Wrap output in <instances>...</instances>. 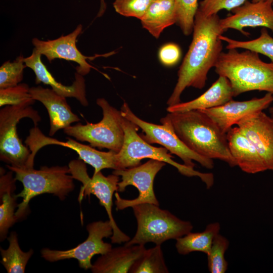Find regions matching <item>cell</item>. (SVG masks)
<instances>
[{
  "label": "cell",
  "mask_w": 273,
  "mask_h": 273,
  "mask_svg": "<svg viewBox=\"0 0 273 273\" xmlns=\"http://www.w3.org/2000/svg\"><path fill=\"white\" fill-rule=\"evenodd\" d=\"M13 172H6L3 168L0 169V239L4 241L7 237L9 229L17 222L15 216L18 207L15 183Z\"/></svg>",
  "instance_id": "603a6c76"
},
{
  "label": "cell",
  "mask_w": 273,
  "mask_h": 273,
  "mask_svg": "<svg viewBox=\"0 0 273 273\" xmlns=\"http://www.w3.org/2000/svg\"><path fill=\"white\" fill-rule=\"evenodd\" d=\"M122 116L129 120L139 128L144 134L140 136L150 144H157L166 148L171 154L178 156L184 164L194 168L197 161L203 167L211 169L214 167L213 160L202 156L190 150L175 133L172 125L165 116L160 122L161 124H156L144 121L135 115L128 105L124 102L120 109Z\"/></svg>",
  "instance_id": "9c48e42d"
},
{
  "label": "cell",
  "mask_w": 273,
  "mask_h": 273,
  "mask_svg": "<svg viewBox=\"0 0 273 273\" xmlns=\"http://www.w3.org/2000/svg\"><path fill=\"white\" fill-rule=\"evenodd\" d=\"M231 12L232 14L220 19V25L224 32L233 29L248 36L250 33L244 31L245 28L261 27L273 33V0L257 2L248 0Z\"/></svg>",
  "instance_id": "5bb4252c"
},
{
  "label": "cell",
  "mask_w": 273,
  "mask_h": 273,
  "mask_svg": "<svg viewBox=\"0 0 273 273\" xmlns=\"http://www.w3.org/2000/svg\"><path fill=\"white\" fill-rule=\"evenodd\" d=\"M24 58L20 55L14 61H6L1 66L0 89L16 86L22 81L26 67Z\"/></svg>",
  "instance_id": "f546056e"
},
{
  "label": "cell",
  "mask_w": 273,
  "mask_h": 273,
  "mask_svg": "<svg viewBox=\"0 0 273 273\" xmlns=\"http://www.w3.org/2000/svg\"><path fill=\"white\" fill-rule=\"evenodd\" d=\"M230 242L224 236L218 234L214 238L208 254V267L211 273H224L228 267L224 255Z\"/></svg>",
  "instance_id": "f1b7e54d"
},
{
  "label": "cell",
  "mask_w": 273,
  "mask_h": 273,
  "mask_svg": "<svg viewBox=\"0 0 273 273\" xmlns=\"http://www.w3.org/2000/svg\"><path fill=\"white\" fill-rule=\"evenodd\" d=\"M140 20L143 27L158 38L166 28L177 22L174 0H153Z\"/></svg>",
  "instance_id": "cb8c5ba5"
},
{
  "label": "cell",
  "mask_w": 273,
  "mask_h": 273,
  "mask_svg": "<svg viewBox=\"0 0 273 273\" xmlns=\"http://www.w3.org/2000/svg\"><path fill=\"white\" fill-rule=\"evenodd\" d=\"M222 52L214 66L219 76L230 81L234 97L250 91H264L273 95V63L262 61L259 54L244 50Z\"/></svg>",
  "instance_id": "3957f363"
},
{
  "label": "cell",
  "mask_w": 273,
  "mask_h": 273,
  "mask_svg": "<svg viewBox=\"0 0 273 273\" xmlns=\"http://www.w3.org/2000/svg\"><path fill=\"white\" fill-rule=\"evenodd\" d=\"M121 124L124 139L121 150L116 153L117 169L138 166L142 159L149 158L169 164L185 176L199 177L207 189L213 186L214 175L212 173H202L174 161L173 156L166 148L153 146L144 141L137 132L139 127L123 117Z\"/></svg>",
  "instance_id": "8992f818"
},
{
  "label": "cell",
  "mask_w": 273,
  "mask_h": 273,
  "mask_svg": "<svg viewBox=\"0 0 273 273\" xmlns=\"http://www.w3.org/2000/svg\"><path fill=\"white\" fill-rule=\"evenodd\" d=\"M159 206L143 203L131 207L137 221V230L134 237L124 245H145L152 242L161 245L167 240H176L192 231L193 226L190 221L181 220Z\"/></svg>",
  "instance_id": "5b68a950"
},
{
  "label": "cell",
  "mask_w": 273,
  "mask_h": 273,
  "mask_svg": "<svg viewBox=\"0 0 273 273\" xmlns=\"http://www.w3.org/2000/svg\"><path fill=\"white\" fill-rule=\"evenodd\" d=\"M233 97L230 81L224 76H219L211 86L198 98L168 106L166 110L168 113H176L209 109L224 105L233 100Z\"/></svg>",
  "instance_id": "44dd1931"
},
{
  "label": "cell",
  "mask_w": 273,
  "mask_h": 273,
  "mask_svg": "<svg viewBox=\"0 0 273 273\" xmlns=\"http://www.w3.org/2000/svg\"><path fill=\"white\" fill-rule=\"evenodd\" d=\"M41 54L34 48L31 55L24 58L26 67L31 69L35 75V83L49 85L57 94L66 98H74L83 106H87L85 84L83 76L75 73V80L71 85H65L56 81L41 60Z\"/></svg>",
  "instance_id": "ac0fdd59"
},
{
  "label": "cell",
  "mask_w": 273,
  "mask_h": 273,
  "mask_svg": "<svg viewBox=\"0 0 273 273\" xmlns=\"http://www.w3.org/2000/svg\"><path fill=\"white\" fill-rule=\"evenodd\" d=\"M219 37L222 41L226 42L227 50L242 49L251 50L267 57L273 63V37L266 28H262L260 35L250 40H238L222 34Z\"/></svg>",
  "instance_id": "4316f807"
},
{
  "label": "cell",
  "mask_w": 273,
  "mask_h": 273,
  "mask_svg": "<svg viewBox=\"0 0 273 273\" xmlns=\"http://www.w3.org/2000/svg\"><path fill=\"white\" fill-rule=\"evenodd\" d=\"M176 13V24L186 36L193 32L194 20L199 4L198 0H174Z\"/></svg>",
  "instance_id": "4dcf8cb0"
},
{
  "label": "cell",
  "mask_w": 273,
  "mask_h": 273,
  "mask_svg": "<svg viewBox=\"0 0 273 273\" xmlns=\"http://www.w3.org/2000/svg\"><path fill=\"white\" fill-rule=\"evenodd\" d=\"M219 222L209 223L201 232L192 233L176 239L175 248L181 255H187L192 252L209 253L214 237L219 233Z\"/></svg>",
  "instance_id": "d4e9b609"
},
{
  "label": "cell",
  "mask_w": 273,
  "mask_h": 273,
  "mask_svg": "<svg viewBox=\"0 0 273 273\" xmlns=\"http://www.w3.org/2000/svg\"><path fill=\"white\" fill-rule=\"evenodd\" d=\"M68 166L73 178L82 184L78 201L80 202L85 197L93 194L99 199L101 205L105 208L113 230V235L110 237L111 243L121 244L128 241L130 237L118 228L112 214L113 195L118 191L119 176L113 173L106 176L99 171L94 173L90 177L86 163L79 159L70 161Z\"/></svg>",
  "instance_id": "30bf717a"
},
{
  "label": "cell",
  "mask_w": 273,
  "mask_h": 273,
  "mask_svg": "<svg viewBox=\"0 0 273 273\" xmlns=\"http://www.w3.org/2000/svg\"><path fill=\"white\" fill-rule=\"evenodd\" d=\"M131 273H168L161 245L146 249L131 267Z\"/></svg>",
  "instance_id": "83f0119b"
},
{
  "label": "cell",
  "mask_w": 273,
  "mask_h": 273,
  "mask_svg": "<svg viewBox=\"0 0 273 273\" xmlns=\"http://www.w3.org/2000/svg\"><path fill=\"white\" fill-rule=\"evenodd\" d=\"M218 14L206 16L197 10L193 30V38L177 73L174 89L168 99V106L180 102V96L188 87L202 89L209 70L214 67L222 52L220 35L224 31Z\"/></svg>",
  "instance_id": "6da1fadb"
},
{
  "label": "cell",
  "mask_w": 273,
  "mask_h": 273,
  "mask_svg": "<svg viewBox=\"0 0 273 273\" xmlns=\"http://www.w3.org/2000/svg\"><path fill=\"white\" fill-rule=\"evenodd\" d=\"M166 116L176 135L190 150L204 157L223 161L230 167L237 166L229 149L226 133L207 114L197 110L168 113Z\"/></svg>",
  "instance_id": "7a4b0ae2"
},
{
  "label": "cell",
  "mask_w": 273,
  "mask_h": 273,
  "mask_svg": "<svg viewBox=\"0 0 273 273\" xmlns=\"http://www.w3.org/2000/svg\"><path fill=\"white\" fill-rule=\"evenodd\" d=\"M153 0H115L113 5L115 11L125 17L141 20Z\"/></svg>",
  "instance_id": "d6a6232c"
},
{
  "label": "cell",
  "mask_w": 273,
  "mask_h": 273,
  "mask_svg": "<svg viewBox=\"0 0 273 273\" xmlns=\"http://www.w3.org/2000/svg\"><path fill=\"white\" fill-rule=\"evenodd\" d=\"M9 247L5 250L0 248L1 263L8 273H24L28 260L33 255L32 249L24 252L19 245L17 235L12 232L8 237Z\"/></svg>",
  "instance_id": "484cf974"
},
{
  "label": "cell",
  "mask_w": 273,
  "mask_h": 273,
  "mask_svg": "<svg viewBox=\"0 0 273 273\" xmlns=\"http://www.w3.org/2000/svg\"><path fill=\"white\" fill-rule=\"evenodd\" d=\"M226 138L230 152L241 170L249 174L266 171L256 148L239 127H232Z\"/></svg>",
  "instance_id": "ffe728a7"
},
{
  "label": "cell",
  "mask_w": 273,
  "mask_h": 273,
  "mask_svg": "<svg viewBox=\"0 0 273 273\" xmlns=\"http://www.w3.org/2000/svg\"><path fill=\"white\" fill-rule=\"evenodd\" d=\"M165 165L164 162L150 159L136 166L114 170L113 173L121 176V180L118 183V191L123 192L130 185L135 187L139 191V196L133 199H122L116 192L115 203L117 210H122L143 203L159 206L154 191V180L158 172Z\"/></svg>",
  "instance_id": "8fae6325"
},
{
  "label": "cell",
  "mask_w": 273,
  "mask_h": 273,
  "mask_svg": "<svg viewBox=\"0 0 273 273\" xmlns=\"http://www.w3.org/2000/svg\"><path fill=\"white\" fill-rule=\"evenodd\" d=\"M100 8L97 15V17H101L104 13L106 8V5L105 2V0H100Z\"/></svg>",
  "instance_id": "d590c367"
},
{
  "label": "cell",
  "mask_w": 273,
  "mask_h": 273,
  "mask_svg": "<svg viewBox=\"0 0 273 273\" xmlns=\"http://www.w3.org/2000/svg\"><path fill=\"white\" fill-rule=\"evenodd\" d=\"M7 167L15 173V178L20 181L23 189L16 195L22 198L15 212L17 221L25 217L29 212V203L34 197L43 194H50L64 200L73 191L74 179L67 165L42 166L39 169L33 167H16L9 165Z\"/></svg>",
  "instance_id": "277c9868"
},
{
  "label": "cell",
  "mask_w": 273,
  "mask_h": 273,
  "mask_svg": "<svg viewBox=\"0 0 273 273\" xmlns=\"http://www.w3.org/2000/svg\"><path fill=\"white\" fill-rule=\"evenodd\" d=\"M273 102V95L266 93L261 98L244 101L232 100L214 108L199 110L210 117L225 133L243 118L268 108Z\"/></svg>",
  "instance_id": "9a60e30c"
},
{
  "label": "cell",
  "mask_w": 273,
  "mask_h": 273,
  "mask_svg": "<svg viewBox=\"0 0 273 273\" xmlns=\"http://www.w3.org/2000/svg\"><path fill=\"white\" fill-rule=\"evenodd\" d=\"M237 125L256 148L266 170H273V119L261 111L243 118Z\"/></svg>",
  "instance_id": "2e32d148"
},
{
  "label": "cell",
  "mask_w": 273,
  "mask_h": 273,
  "mask_svg": "<svg viewBox=\"0 0 273 273\" xmlns=\"http://www.w3.org/2000/svg\"><path fill=\"white\" fill-rule=\"evenodd\" d=\"M82 30V26L79 24L73 32L66 35H62L58 38L47 41L34 38L32 43L34 48L41 55L46 56L50 63L56 59L75 62L78 65L76 68V72L84 76L89 72L91 68L95 69L87 62V60H92L97 57L108 56L112 55L113 53L94 57L83 55L77 49L76 45L77 38Z\"/></svg>",
  "instance_id": "4fadbf2b"
},
{
  "label": "cell",
  "mask_w": 273,
  "mask_h": 273,
  "mask_svg": "<svg viewBox=\"0 0 273 273\" xmlns=\"http://www.w3.org/2000/svg\"><path fill=\"white\" fill-rule=\"evenodd\" d=\"M269 116L273 119V102L268 108Z\"/></svg>",
  "instance_id": "8d00e7d4"
},
{
  "label": "cell",
  "mask_w": 273,
  "mask_h": 273,
  "mask_svg": "<svg viewBox=\"0 0 273 273\" xmlns=\"http://www.w3.org/2000/svg\"><path fill=\"white\" fill-rule=\"evenodd\" d=\"M26 102L8 105L0 110V159L7 165L16 167H26L30 151L20 139L17 125L24 118H30L37 126L41 121L38 112Z\"/></svg>",
  "instance_id": "52a82bcc"
},
{
  "label": "cell",
  "mask_w": 273,
  "mask_h": 273,
  "mask_svg": "<svg viewBox=\"0 0 273 273\" xmlns=\"http://www.w3.org/2000/svg\"><path fill=\"white\" fill-rule=\"evenodd\" d=\"M97 104L102 109L103 118L96 123H77L63 129L64 132L76 140L88 142L93 147L106 148L118 153L124 139L120 111L110 105L104 98H99Z\"/></svg>",
  "instance_id": "ba28073f"
},
{
  "label": "cell",
  "mask_w": 273,
  "mask_h": 273,
  "mask_svg": "<svg viewBox=\"0 0 273 273\" xmlns=\"http://www.w3.org/2000/svg\"><path fill=\"white\" fill-rule=\"evenodd\" d=\"M86 230L88 237L81 244L66 250L43 248L41 251L42 257L50 262L75 259L80 267L84 269H90L93 265L91 259L94 256L105 254L112 248V245L105 242L103 239L111 237L113 230L109 220L89 223L86 226Z\"/></svg>",
  "instance_id": "7c38bea8"
},
{
  "label": "cell",
  "mask_w": 273,
  "mask_h": 273,
  "mask_svg": "<svg viewBox=\"0 0 273 273\" xmlns=\"http://www.w3.org/2000/svg\"><path fill=\"white\" fill-rule=\"evenodd\" d=\"M146 250L145 245H125L112 248L93 264L94 273L129 272L135 261Z\"/></svg>",
  "instance_id": "7402d4cb"
},
{
  "label": "cell",
  "mask_w": 273,
  "mask_h": 273,
  "mask_svg": "<svg viewBox=\"0 0 273 273\" xmlns=\"http://www.w3.org/2000/svg\"><path fill=\"white\" fill-rule=\"evenodd\" d=\"M30 87L25 83L16 86L0 89V106L15 105L30 102L34 103V100L29 93Z\"/></svg>",
  "instance_id": "1f68e13d"
},
{
  "label": "cell",
  "mask_w": 273,
  "mask_h": 273,
  "mask_svg": "<svg viewBox=\"0 0 273 273\" xmlns=\"http://www.w3.org/2000/svg\"><path fill=\"white\" fill-rule=\"evenodd\" d=\"M248 0H202L200 2L198 10L206 16L217 14L220 10L233 9L244 4ZM262 0H251L257 2Z\"/></svg>",
  "instance_id": "836d02e7"
},
{
  "label": "cell",
  "mask_w": 273,
  "mask_h": 273,
  "mask_svg": "<svg viewBox=\"0 0 273 273\" xmlns=\"http://www.w3.org/2000/svg\"><path fill=\"white\" fill-rule=\"evenodd\" d=\"M181 50L174 43H167L162 46L158 52L160 62L164 66L170 67L175 65L179 61Z\"/></svg>",
  "instance_id": "e575fe53"
},
{
  "label": "cell",
  "mask_w": 273,
  "mask_h": 273,
  "mask_svg": "<svg viewBox=\"0 0 273 273\" xmlns=\"http://www.w3.org/2000/svg\"><path fill=\"white\" fill-rule=\"evenodd\" d=\"M67 140L66 142L60 141L47 136L39 131L35 136L34 142L39 149L49 145H57L72 149L78 155V159L94 167V173L106 168L117 169L116 152L110 150L108 152L100 151L90 145L83 144L70 138H67Z\"/></svg>",
  "instance_id": "d6986e66"
},
{
  "label": "cell",
  "mask_w": 273,
  "mask_h": 273,
  "mask_svg": "<svg viewBox=\"0 0 273 273\" xmlns=\"http://www.w3.org/2000/svg\"><path fill=\"white\" fill-rule=\"evenodd\" d=\"M29 93L31 97L41 102L48 111L50 124V136H53L59 130L80 120L72 111L66 97L57 94L53 89L39 85L30 87Z\"/></svg>",
  "instance_id": "e0dca14e"
}]
</instances>
